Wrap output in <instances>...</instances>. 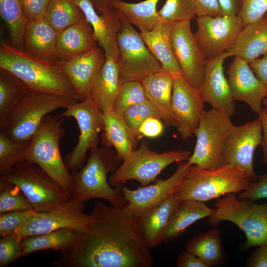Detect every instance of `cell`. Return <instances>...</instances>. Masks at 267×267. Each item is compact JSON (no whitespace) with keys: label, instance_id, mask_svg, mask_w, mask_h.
<instances>
[{"label":"cell","instance_id":"6da1fadb","mask_svg":"<svg viewBox=\"0 0 267 267\" xmlns=\"http://www.w3.org/2000/svg\"><path fill=\"white\" fill-rule=\"evenodd\" d=\"M87 229L60 251L57 267H152L153 257L141 236L136 217L123 207L96 202Z\"/></svg>","mask_w":267,"mask_h":267},{"label":"cell","instance_id":"7a4b0ae2","mask_svg":"<svg viewBox=\"0 0 267 267\" xmlns=\"http://www.w3.org/2000/svg\"><path fill=\"white\" fill-rule=\"evenodd\" d=\"M0 68L18 78L30 91L76 98L78 94L57 63L32 56L11 44L0 46Z\"/></svg>","mask_w":267,"mask_h":267},{"label":"cell","instance_id":"3957f363","mask_svg":"<svg viewBox=\"0 0 267 267\" xmlns=\"http://www.w3.org/2000/svg\"><path fill=\"white\" fill-rule=\"evenodd\" d=\"M120 162L116 151L110 147L103 146L91 150L84 166L71 173V198L84 204L89 199L100 198L115 206L127 205L121 190L122 185L112 187L107 178L109 173L118 168Z\"/></svg>","mask_w":267,"mask_h":267},{"label":"cell","instance_id":"277c9868","mask_svg":"<svg viewBox=\"0 0 267 267\" xmlns=\"http://www.w3.org/2000/svg\"><path fill=\"white\" fill-rule=\"evenodd\" d=\"M251 182L247 175L234 165L224 164L216 169L192 165L174 194L178 202L192 199L204 202L244 191Z\"/></svg>","mask_w":267,"mask_h":267},{"label":"cell","instance_id":"5b68a950","mask_svg":"<svg viewBox=\"0 0 267 267\" xmlns=\"http://www.w3.org/2000/svg\"><path fill=\"white\" fill-rule=\"evenodd\" d=\"M0 179L19 187L37 212L53 210L71 198L69 191L39 166L28 160L16 164L0 176Z\"/></svg>","mask_w":267,"mask_h":267},{"label":"cell","instance_id":"8992f818","mask_svg":"<svg viewBox=\"0 0 267 267\" xmlns=\"http://www.w3.org/2000/svg\"><path fill=\"white\" fill-rule=\"evenodd\" d=\"M78 101L71 97L30 90L0 127V132L15 140H29L45 116L57 109H66Z\"/></svg>","mask_w":267,"mask_h":267},{"label":"cell","instance_id":"52a82bcc","mask_svg":"<svg viewBox=\"0 0 267 267\" xmlns=\"http://www.w3.org/2000/svg\"><path fill=\"white\" fill-rule=\"evenodd\" d=\"M59 119L49 114L43 118L30 139L25 160L37 164L70 193L71 174L67 170L59 150V141L65 131L62 125L63 119Z\"/></svg>","mask_w":267,"mask_h":267},{"label":"cell","instance_id":"ba28073f","mask_svg":"<svg viewBox=\"0 0 267 267\" xmlns=\"http://www.w3.org/2000/svg\"><path fill=\"white\" fill-rule=\"evenodd\" d=\"M229 193L217 199L215 213L208 222L216 226L222 221L235 223L245 233L247 247L267 244V201L259 204L248 199H239Z\"/></svg>","mask_w":267,"mask_h":267},{"label":"cell","instance_id":"9c48e42d","mask_svg":"<svg viewBox=\"0 0 267 267\" xmlns=\"http://www.w3.org/2000/svg\"><path fill=\"white\" fill-rule=\"evenodd\" d=\"M191 154L190 151L181 149L158 153L152 150L148 143L143 141L110 176L109 183L115 187L128 180H135L141 186H147L154 183L158 176L168 166L187 160Z\"/></svg>","mask_w":267,"mask_h":267},{"label":"cell","instance_id":"30bf717a","mask_svg":"<svg viewBox=\"0 0 267 267\" xmlns=\"http://www.w3.org/2000/svg\"><path fill=\"white\" fill-rule=\"evenodd\" d=\"M233 126L226 113L213 108L204 110L194 132L196 142L188 164L205 169L223 165L225 141Z\"/></svg>","mask_w":267,"mask_h":267},{"label":"cell","instance_id":"8fae6325","mask_svg":"<svg viewBox=\"0 0 267 267\" xmlns=\"http://www.w3.org/2000/svg\"><path fill=\"white\" fill-rule=\"evenodd\" d=\"M117 36L119 79L122 84L141 82L162 70V66L146 46L140 33L122 17Z\"/></svg>","mask_w":267,"mask_h":267},{"label":"cell","instance_id":"7c38bea8","mask_svg":"<svg viewBox=\"0 0 267 267\" xmlns=\"http://www.w3.org/2000/svg\"><path fill=\"white\" fill-rule=\"evenodd\" d=\"M56 117L58 119L73 117L78 125L80 134L78 143L66 154L64 160L67 170L72 173L84 166L89 149L98 147L99 135L104 126L103 114L86 97L68 107Z\"/></svg>","mask_w":267,"mask_h":267},{"label":"cell","instance_id":"4fadbf2b","mask_svg":"<svg viewBox=\"0 0 267 267\" xmlns=\"http://www.w3.org/2000/svg\"><path fill=\"white\" fill-rule=\"evenodd\" d=\"M84 209V203L71 198L53 210L38 212L14 234L24 238L62 228H71L83 233L87 230L90 219V214H85Z\"/></svg>","mask_w":267,"mask_h":267},{"label":"cell","instance_id":"5bb4252c","mask_svg":"<svg viewBox=\"0 0 267 267\" xmlns=\"http://www.w3.org/2000/svg\"><path fill=\"white\" fill-rule=\"evenodd\" d=\"M194 33L206 60L214 58L226 51L244 26L238 16H203L196 19Z\"/></svg>","mask_w":267,"mask_h":267},{"label":"cell","instance_id":"9a60e30c","mask_svg":"<svg viewBox=\"0 0 267 267\" xmlns=\"http://www.w3.org/2000/svg\"><path fill=\"white\" fill-rule=\"evenodd\" d=\"M190 20L172 25L171 41L183 77L192 87L199 89L204 78L206 59L191 31Z\"/></svg>","mask_w":267,"mask_h":267},{"label":"cell","instance_id":"2e32d148","mask_svg":"<svg viewBox=\"0 0 267 267\" xmlns=\"http://www.w3.org/2000/svg\"><path fill=\"white\" fill-rule=\"evenodd\" d=\"M262 125L258 116L243 125H233L225 141L224 164L238 167L252 182L257 179L253 168V157L256 148L262 144Z\"/></svg>","mask_w":267,"mask_h":267},{"label":"cell","instance_id":"e0dca14e","mask_svg":"<svg viewBox=\"0 0 267 267\" xmlns=\"http://www.w3.org/2000/svg\"><path fill=\"white\" fill-rule=\"evenodd\" d=\"M204 103L199 89L192 87L183 76L174 77L172 110L182 139L194 135L204 111Z\"/></svg>","mask_w":267,"mask_h":267},{"label":"cell","instance_id":"ac0fdd59","mask_svg":"<svg viewBox=\"0 0 267 267\" xmlns=\"http://www.w3.org/2000/svg\"><path fill=\"white\" fill-rule=\"evenodd\" d=\"M190 166L187 160L179 162L175 173L167 179L159 178L153 184L140 186L135 189L122 186L124 197L136 218L158 206L175 193L176 188L185 177Z\"/></svg>","mask_w":267,"mask_h":267},{"label":"cell","instance_id":"d6986e66","mask_svg":"<svg viewBox=\"0 0 267 267\" xmlns=\"http://www.w3.org/2000/svg\"><path fill=\"white\" fill-rule=\"evenodd\" d=\"M226 74L233 100L245 102L253 112L259 114L262 109L267 89L256 77L249 63L234 57Z\"/></svg>","mask_w":267,"mask_h":267},{"label":"cell","instance_id":"ffe728a7","mask_svg":"<svg viewBox=\"0 0 267 267\" xmlns=\"http://www.w3.org/2000/svg\"><path fill=\"white\" fill-rule=\"evenodd\" d=\"M229 56L225 51L214 58L206 60L204 78L199 91L205 102L230 117L234 113V101L223 65L224 60Z\"/></svg>","mask_w":267,"mask_h":267},{"label":"cell","instance_id":"44dd1931","mask_svg":"<svg viewBox=\"0 0 267 267\" xmlns=\"http://www.w3.org/2000/svg\"><path fill=\"white\" fill-rule=\"evenodd\" d=\"M105 60L103 50L96 46L86 53L57 62L74 87L79 100L87 97Z\"/></svg>","mask_w":267,"mask_h":267},{"label":"cell","instance_id":"7402d4cb","mask_svg":"<svg viewBox=\"0 0 267 267\" xmlns=\"http://www.w3.org/2000/svg\"><path fill=\"white\" fill-rule=\"evenodd\" d=\"M91 26L96 40L106 56L118 59L117 34L122 24L120 16L109 6L107 12L99 15L92 0H73Z\"/></svg>","mask_w":267,"mask_h":267},{"label":"cell","instance_id":"603a6c76","mask_svg":"<svg viewBox=\"0 0 267 267\" xmlns=\"http://www.w3.org/2000/svg\"><path fill=\"white\" fill-rule=\"evenodd\" d=\"M59 32L44 19L28 22L23 39V49L35 57L57 63Z\"/></svg>","mask_w":267,"mask_h":267},{"label":"cell","instance_id":"cb8c5ba5","mask_svg":"<svg viewBox=\"0 0 267 267\" xmlns=\"http://www.w3.org/2000/svg\"><path fill=\"white\" fill-rule=\"evenodd\" d=\"M118 59L106 56V60L95 79L88 97L102 113L112 110L121 83L119 79Z\"/></svg>","mask_w":267,"mask_h":267},{"label":"cell","instance_id":"d4e9b609","mask_svg":"<svg viewBox=\"0 0 267 267\" xmlns=\"http://www.w3.org/2000/svg\"><path fill=\"white\" fill-rule=\"evenodd\" d=\"M147 100L167 126L176 127V121L171 106L174 76L162 69L141 82Z\"/></svg>","mask_w":267,"mask_h":267},{"label":"cell","instance_id":"484cf974","mask_svg":"<svg viewBox=\"0 0 267 267\" xmlns=\"http://www.w3.org/2000/svg\"><path fill=\"white\" fill-rule=\"evenodd\" d=\"M104 129L100 135L104 146L113 147L118 159L123 161L135 149L137 135L129 127L123 116L113 110L103 113Z\"/></svg>","mask_w":267,"mask_h":267},{"label":"cell","instance_id":"4316f807","mask_svg":"<svg viewBox=\"0 0 267 267\" xmlns=\"http://www.w3.org/2000/svg\"><path fill=\"white\" fill-rule=\"evenodd\" d=\"M178 203L173 193L158 206L136 218L138 231L150 248L162 242L163 234Z\"/></svg>","mask_w":267,"mask_h":267},{"label":"cell","instance_id":"83f0119b","mask_svg":"<svg viewBox=\"0 0 267 267\" xmlns=\"http://www.w3.org/2000/svg\"><path fill=\"white\" fill-rule=\"evenodd\" d=\"M230 56L238 57L248 63L267 52V19H261L245 25L233 44L226 51Z\"/></svg>","mask_w":267,"mask_h":267},{"label":"cell","instance_id":"f1b7e54d","mask_svg":"<svg viewBox=\"0 0 267 267\" xmlns=\"http://www.w3.org/2000/svg\"><path fill=\"white\" fill-rule=\"evenodd\" d=\"M93 30L86 18L59 32L60 61L86 53L97 46Z\"/></svg>","mask_w":267,"mask_h":267},{"label":"cell","instance_id":"f546056e","mask_svg":"<svg viewBox=\"0 0 267 267\" xmlns=\"http://www.w3.org/2000/svg\"><path fill=\"white\" fill-rule=\"evenodd\" d=\"M216 209L203 202L185 199L178 202L164 232L162 242L167 243L180 236L186 229L197 221L213 215Z\"/></svg>","mask_w":267,"mask_h":267},{"label":"cell","instance_id":"4dcf8cb0","mask_svg":"<svg viewBox=\"0 0 267 267\" xmlns=\"http://www.w3.org/2000/svg\"><path fill=\"white\" fill-rule=\"evenodd\" d=\"M172 25L161 21L152 30L140 33L146 46L161 64L163 69L175 77L182 76V74L172 49Z\"/></svg>","mask_w":267,"mask_h":267},{"label":"cell","instance_id":"1f68e13d","mask_svg":"<svg viewBox=\"0 0 267 267\" xmlns=\"http://www.w3.org/2000/svg\"><path fill=\"white\" fill-rule=\"evenodd\" d=\"M159 1L145 0L129 3L121 0H109V6L119 16L143 32L152 30L162 21L156 9Z\"/></svg>","mask_w":267,"mask_h":267},{"label":"cell","instance_id":"d6a6232c","mask_svg":"<svg viewBox=\"0 0 267 267\" xmlns=\"http://www.w3.org/2000/svg\"><path fill=\"white\" fill-rule=\"evenodd\" d=\"M83 233L71 228H62L48 233L26 236L22 238V257L43 250L60 251L74 244Z\"/></svg>","mask_w":267,"mask_h":267},{"label":"cell","instance_id":"836d02e7","mask_svg":"<svg viewBox=\"0 0 267 267\" xmlns=\"http://www.w3.org/2000/svg\"><path fill=\"white\" fill-rule=\"evenodd\" d=\"M185 250L196 255L209 267L219 265L223 256L220 230L214 228L192 237L186 243Z\"/></svg>","mask_w":267,"mask_h":267},{"label":"cell","instance_id":"e575fe53","mask_svg":"<svg viewBox=\"0 0 267 267\" xmlns=\"http://www.w3.org/2000/svg\"><path fill=\"white\" fill-rule=\"evenodd\" d=\"M30 90L11 73L0 68V127Z\"/></svg>","mask_w":267,"mask_h":267},{"label":"cell","instance_id":"d590c367","mask_svg":"<svg viewBox=\"0 0 267 267\" xmlns=\"http://www.w3.org/2000/svg\"><path fill=\"white\" fill-rule=\"evenodd\" d=\"M85 18L73 0H51L44 19L60 32Z\"/></svg>","mask_w":267,"mask_h":267},{"label":"cell","instance_id":"8d00e7d4","mask_svg":"<svg viewBox=\"0 0 267 267\" xmlns=\"http://www.w3.org/2000/svg\"><path fill=\"white\" fill-rule=\"evenodd\" d=\"M0 14L7 26L11 44L23 49V39L28 21L19 0H0Z\"/></svg>","mask_w":267,"mask_h":267},{"label":"cell","instance_id":"74e56055","mask_svg":"<svg viewBox=\"0 0 267 267\" xmlns=\"http://www.w3.org/2000/svg\"><path fill=\"white\" fill-rule=\"evenodd\" d=\"M30 140H13L0 132V176L6 174L15 165L25 160Z\"/></svg>","mask_w":267,"mask_h":267},{"label":"cell","instance_id":"f35d334b","mask_svg":"<svg viewBox=\"0 0 267 267\" xmlns=\"http://www.w3.org/2000/svg\"><path fill=\"white\" fill-rule=\"evenodd\" d=\"M30 210H34L20 188L0 179V213Z\"/></svg>","mask_w":267,"mask_h":267},{"label":"cell","instance_id":"ab89813d","mask_svg":"<svg viewBox=\"0 0 267 267\" xmlns=\"http://www.w3.org/2000/svg\"><path fill=\"white\" fill-rule=\"evenodd\" d=\"M147 100L144 87L140 82L129 81L121 84L112 110L123 116L132 105Z\"/></svg>","mask_w":267,"mask_h":267},{"label":"cell","instance_id":"60d3db41","mask_svg":"<svg viewBox=\"0 0 267 267\" xmlns=\"http://www.w3.org/2000/svg\"><path fill=\"white\" fill-rule=\"evenodd\" d=\"M158 13L163 22L171 25L196 16L194 0H166Z\"/></svg>","mask_w":267,"mask_h":267},{"label":"cell","instance_id":"b9f144b4","mask_svg":"<svg viewBox=\"0 0 267 267\" xmlns=\"http://www.w3.org/2000/svg\"><path fill=\"white\" fill-rule=\"evenodd\" d=\"M123 117L129 127L139 139L141 138L138 129L142 123L150 117L160 118L152 104L147 100L131 106L124 112Z\"/></svg>","mask_w":267,"mask_h":267},{"label":"cell","instance_id":"7bdbcfd3","mask_svg":"<svg viewBox=\"0 0 267 267\" xmlns=\"http://www.w3.org/2000/svg\"><path fill=\"white\" fill-rule=\"evenodd\" d=\"M38 212L35 210L0 213V237L14 234L15 231Z\"/></svg>","mask_w":267,"mask_h":267},{"label":"cell","instance_id":"ee69618b","mask_svg":"<svg viewBox=\"0 0 267 267\" xmlns=\"http://www.w3.org/2000/svg\"><path fill=\"white\" fill-rule=\"evenodd\" d=\"M22 238L15 234L0 238V267L8 266L18 258L22 257Z\"/></svg>","mask_w":267,"mask_h":267},{"label":"cell","instance_id":"f6af8a7d","mask_svg":"<svg viewBox=\"0 0 267 267\" xmlns=\"http://www.w3.org/2000/svg\"><path fill=\"white\" fill-rule=\"evenodd\" d=\"M267 12V0H241L238 16L244 26L262 18Z\"/></svg>","mask_w":267,"mask_h":267},{"label":"cell","instance_id":"bcb514c9","mask_svg":"<svg viewBox=\"0 0 267 267\" xmlns=\"http://www.w3.org/2000/svg\"><path fill=\"white\" fill-rule=\"evenodd\" d=\"M28 22L44 19L51 0H19Z\"/></svg>","mask_w":267,"mask_h":267},{"label":"cell","instance_id":"7dc6e473","mask_svg":"<svg viewBox=\"0 0 267 267\" xmlns=\"http://www.w3.org/2000/svg\"><path fill=\"white\" fill-rule=\"evenodd\" d=\"M237 197L239 199L253 201L267 198V173L258 176L257 180L251 182L248 188Z\"/></svg>","mask_w":267,"mask_h":267},{"label":"cell","instance_id":"c3c4849f","mask_svg":"<svg viewBox=\"0 0 267 267\" xmlns=\"http://www.w3.org/2000/svg\"><path fill=\"white\" fill-rule=\"evenodd\" d=\"M164 130V125L161 119L150 117L142 123L138 129V133L141 137L156 138L161 135Z\"/></svg>","mask_w":267,"mask_h":267},{"label":"cell","instance_id":"681fc988","mask_svg":"<svg viewBox=\"0 0 267 267\" xmlns=\"http://www.w3.org/2000/svg\"><path fill=\"white\" fill-rule=\"evenodd\" d=\"M194 1L197 17L222 15L218 0H194Z\"/></svg>","mask_w":267,"mask_h":267},{"label":"cell","instance_id":"f907efd6","mask_svg":"<svg viewBox=\"0 0 267 267\" xmlns=\"http://www.w3.org/2000/svg\"><path fill=\"white\" fill-rule=\"evenodd\" d=\"M257 79L267 89V52L249 63Z\"/></svg>","mask_w":267,"mask_h":267},{"label":"cell","instance_id":"816d5d0a","mask_svg":"<svg viewBox=\"0 0 267 267\" xmlns=\"http://www.w3.org/2000/svg\"><path fill=\"white\" fill-rule=\"evenodd\" d=\"M176 265L178 267H209L196 255L186 250L178 255Z\"/></svg>","mask_w":267,"mask_h":267},{"label":"cell","instance_id":"f5cc1de1","mask_svg":"<svg viewBox=\"0 0 267 267\" xmlns=\"http://www.w3.org/2000/svg\"><path fill=\"white\" fill-rule=\"evenodd\" d=\"M249 267H267V244L257 246L247 262Z\"/></svg>","mask_w":267,"mask_h":267},{"label":"cell","instance_id":"db71d44e","mask_svg":"<svg viewBox=\"0 0 267 267\" xmlns=\"http://www.w3.org/2000/svg\"><path fill=\"white\" fill-rule=\"evenodd\" d=\"M222 15H238L241 7V0H218Z\"/></svg>","mask_w":267,"mask_h":267},{"label":"cell","instance_id":"11a10c76","mask_svg":"<svg viewBox=\"0 0 267 267\" xmlns=\"http://www.w3.org/2000/svg\"><path fill=\"white\" fill-rule=\"evenodd\" d=\"M262 125L263 134L262 149L263 153L262 162L267 169V110L265 107L262 108L258 114Z\"/></svg>","mask_w":267,"mask_h":267},{"label":"cell","instance_id":"9f6ffc18","mask_svg":"<svg viewBox=\"0 0 267 267\" xmlns=\"http://www.w3.org/2000/svg\"><path fill=\"white\" fill-rule=\"evenodd\" d=\"M96 10L100 14H105L109 8V0H92Z\"/></svg>","mask_w":267,"mask_h":267},{"label":"cell","instance_id":"6f0895ef","mask_svg":"<svg viewBox=\"0 0 267 267\" xmlns=\"http://www.w3.org/2000/svg\"><path fill=\"white\" fill-rule=\"evenodd\" d=\"M263 105H264L265 107H267V93L263 101Z\"/></svg>","mask_w":267,"mask_h":267},{"label":"cell","instance_id":"680465c9","mask_svg":"<svg viewBox=\"0 0 267 267\" xmlns=\"http://www.w3.org/2000/svg\"><path fill=\"white\" fill-rule=\"evenodd\" d=\"M267 19V12L265 14V16H264Z\"/></svg>","mask_w":267,"mask_h":267},{"label":"cell","instance_id":"91938a15","mask_svg":"<svg viewBox=\"0 0 267 267\" xmlns=\"http://www.w3.org/2000/svg\"><path fill=\"white\" fill-rule=\"evenodd\" d=\"M265 108H266V109H267V107H265Z\"/></svg>","mask_w":267,"mask_h":267}]
</instances>
